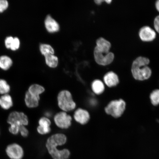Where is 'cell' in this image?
<instances>
[{
    "mask_svg": "<svg viewBox=\"0 0 159 159\" xmlns=\"http://www.w3.org/2000/svg\"><path fill=\"white\" fill-rule=\"evenodd\" d=\"M111 43L103 38H99L96 41V46L95 49L100 52L108 53L110 52Z\"/></svg>",
    "mask_w": 159,
    "mask_h": 159,
    "instance_id": "obj_12",
    "label": "cell"
},
{
    "mask_svg": "<svg viewBox=\"0 0 159 159\" xmlns=\"http://www.w3.org/2000/svg\"><path fill=\"white\" fill-rule=\"evenodd\" d=\"M13 64V61L9 57L3 55L0 57V68L3 70L9 69Z\"/></svg>",
    "mask_w": 159,
    "mask_h": 159,
    "instance_id": "obj_18",
    "label": "cell"
},
{
    "mask_svg": "<svg viewBox=\"0 0 159 159\" xmlns=\"http://www.w3.org/2000/svg\"><path fill=\"white\" fill-rule=\"evenodd\" d=\"M94 57L95 61L98 64L106 66L110 64L114 61L115 56L112 52L104 53L94 49Z\"/></svg>",
    "mask_w": 159,
    "mask_h": 159,
    "instance_id": "obj_7",
    "label": "cell"
},
{
    "mask_svg": "<svg viewBox=\"0 0 159 159\" xmlns=\"http://www.w3.org/2000/svg\"><path fill=\"white\" fill-rule=\"evenodd\" d=\"M11 87L5 80L0 79V94H7L10 91Z\"/></svg>",
    "mask_w": 159,
    "mask_h": 159,
    "instance_id": "obj_21",
    "label": "cell"
},
{
    "mask_svg": "<svg viewBox=\"0 0 159 159\" xmlns=\"http://www.w3.org/2000/svg\"><path fill=\"white\" fill-rule=\"evenodd\" d=\"M104 80L105 84L109 87L116 86L119 83L118 75L113 71H109L104 75Z\"/></svg>",
    "mask_w": 159,
    "mask_h": 159,
    "instance_id": "obj_13",
    "label": "cell"
},
{
    "mask_svg": "<svg viewBox=\"0 0 159 159\" xmlns=\"http://www.w3.org/2000/svg\"><path fill=\"white\" fill-rule=\"evenodd\" d=\"M39 99L31 95L27 91L25 93V102L26 105L29 108H34L39 106Z\"/></svg>",
    "mask_w": 159,
    "mask_h": 159,
    "instance_id": "obj_16",
    "label": "cell"
},
{
    "mask_svg": "<svg viewBox=\"0 0 159 159\" xmlns=\"http://www.w3.org/2000/svg\"><path fill=\"white\" fill-rule=\"evenodd\" d=\"M46 63L48 66L52 68L57 66L58 63V59L57 57L53 54H47L44 56Z\"/></svg>",
    "mask_w": 159,
    "mask_h": 159,
    "instance_id": "obj_20",
    "label": "cell"
},
{
    "mask_svg": "<svg viewBox=\"0 0 159 159\" xmlns=\"http://www.w3.org/2000/svg\"><path fill=\"white\" fill-rule=\"evenodd\" d=\"M150 62L149 59L142 57H137L133 61L131 71L135 79L142 81L150 78L152 73V70L148 66Z\"/></svg>",
    "mask_w": 159,
    "mask_h": 159,
    "instance_id": "obj_2",
    "label": "cell"
},
{
    "mask_svg": "<svg viewBox=\"0 0 159 159\" xmlns=\"http://www.w3.org/2000/svg\"><path fill=\"white\" fill-rule=\"evenodd\" d=\"M7 122L10 125L20 127L27 126L29 124V120L27 115L23 112L14 111L10 113Z\"/></svg>",
    "mask_w": 159,
    "mask_h": 159,
    "instance_id": "obj_5",
    "label": "cell"
},
{
    "mask_svg": "<svg viewBox=\"0 0 159 159\" xmlns=\"http://www.w3.org/2000/svg\"><path fill=\"white\" fill-rule=\"evenodd\" d=\"M154 27L156 31L159 33V15L155 18L154 20Z\"/></svg>",
    "mask_w": 159,
    "mask_h": 159,
    "instance_id": "obj_28",
    "label": "cell"
},
{
    "mask_svg": "<svg viewBox=\"0 0 159 159\" xmlns=\"http://www.w3.org/2000/svg\"><path fill=\"white\" fill-rule=\"evenodd\" d=\"M57 102L59 108L65 112L72 111L76 107V104L73 100L72 95L67 90L61 91L59 93Z\"/></svg>",
    "mask_w": 159,
    "mask_h": 159,
    "instance_id": "obj_3",
    "label": "cell"
},
{
    "mask_svg": "<svg viewBox=\"0 0 159 159\" xmlns=\"http://www.w3.org/2000/svg\"><path fill=\"white\" fill-rule=\"evenodd\" d=\"M67 138L64 134H53L48 139L46 147L53 159H68L70 156V152L67 149L59 150L58 146H61L66 143Z\"/></svg>",
    "mask_w": 159,
    "mask_h": 159,
    "instance_id": "obj_1",
    "label": "cell"
},
{
    "mask_svg": "<svg viewBox=\"0 0 159 159\" xmlns=\"http://www.w3.org/2000/svg\"><path fill=\"white\" fill-rule=\"evenodd\" d=\"M91 87L93 92L97 95L102 94L105 89L104 83L99 80L94 81L92 83Z\"/></svg>",
    "mask_w": 159,
    "mask_h": 159,
    "instance_id": "obj_19",
    "label": "cell"
},
{
    "mask_svg": "<svg viewBox=\"0 0 159 159\" xmlns=\"http://www.w3.org/2000/svg\"><path fill=\"white\" fill-rule=\"evenodd\" d=\"M39 125L37 127V130L39 134L44 135L50 132L51 122L48 118L42 117L39 119Z\"/></svg>",
    "mask_w": 159,
    "mask_h": 159,
    "instance_id": "obj_11",
    "label": "cell"
},
{
    "mask_svg": "<svg viewBox=\"0 0 159 159\" xmlns=\"http://www.w3.org/2000/svg\"><path fill=\"white\" fill-rule=\"evenodd\" d=\"M19 133L23 137H26L28 136L29 132L27 129L25 128V126H21L19 128Z\"/></svg>",
    "mask_w": 159,
    "mask_h": 159,
    "instance_id": "obj_26",
    "label": "cell"
},
{
    "mask_svg": "<svg viewBox=\"0 0 159 159\" xmlns=\"http://www.w3.org/2000/svg\"><path fill=\"white\" fill-rule=\"evenodd\" d=\"M140 39L143 41L150 42L153 41L156 39V32L148 26H144L141 28L139 32Z\"/></svg>",
    "mask_w": 159,
    "mask_h": 159,
    "instance_id": "obj_9",
    "label": "cell"
},
{
    "mask_svg": "<svg viewBox=\"0 0 159 159\" xmlns=\"http://www.w3.org/2000/svg\"><path fill=\"white\" fill-rule=\"evenodd\" d=\"M13 105V99L10 95H3L0 97V106L3 109L8 110Z\"/></svg>",
    "mask_w": 159,
    "mask_h": 159,
    "instance_id": "obj_15",
    "label": "cell"
},
{
    "mask_svg": "<svg viewBox=\"0 0 159 159\" xmlns=\"http://www.w3.org/2000/svg\"><path fill=\"white\" fill-rule=\"evenodd\" d=\"M150 98L153 105L157 106L159 104V89H157L151 93Z\"/></svg>",
    "mask_w": 159,
    "mask_h": 159,
    "instance_id": "obj_23",
    "label": "cell"
},
{
    "mask_svg": "<svg viewBox=\"0 0 159 159\" xmlns=\"http://www.w3.org/2000/svg\"><path fill=\"white\" fill-rule=\"evenodd\" d=\"M46 28L50 33H54L59 31V26L58 23L50 16H48L45 21Z\"/></svg>",
    "mask_w": 159,
    "mask_h": 159,
    "instance_id": "obj_14",
    "label": "cell"
},
{
    "mask_svg": "<svg viewBox=\"0 0 159 159\" xmlns=\"http://www.w3.org/2000/svg\"><path fill=\"white\" fill-rule=\"evenodd\" d=\"M20 46V41L17 37H14L12 41L10 49L11 50L15 51L18 49Z\"/></svg>",
    "mask_w": 159,
    "mask_h": 159,
    "instance_id": "obj_24",
    "label": "cell"
},
{
    "mask_svg": "<svg viewBox=\"0 0 159 159\" xmlns=\"http://www.w3.org/2000/svg\"><path fill=\"white\" fill-rule=\"evenodd\" d=\"M54 120L55 124L59 128L67 129L71 126L72 118L66 112L62 111L55 115Z\"/></svg>",
    "mask_w": 159,
    "mask_h": 159,
    "instance_id": "obj_6",
    "label": "cell"
},
{
    "mask_svg": "<svg viewBox=\"0 0 159 159\" xmlns=\"http://www.w3.org/2000/svg\"><path fill=\"white\" fill-rule=\"evenodd\" d=\"M105 2H106L107 3L110 4L111 3V2H112V1H111V0H106V1H105Z\"/></svg>",
    "mask_w": 159,
    "mask_h": 159,
    "instance_id": "obj_31",
    "label": "cell"
},
{
    "mask_svg": "<svg viewBox=\"0 0 159 159\" xmlns=\"http://www.w3.org/2000/svg\"><path fill=\"white\" fill-rule=\"evenodd\" d=\"M126 105V103L122 99L112 101L105 108V111L107 114L115 118H118L124 113Z\"/></svg>",
    "mask_w": 159,
    "mask_h": 159,
    "instance_id": "obj_4",
    "label": "cell"
},
{
    "mask_svg": "<svg viewBox=\"0 0 159 159\" xmlns=\"http://www.w3.org/2000/svg\"><path fill=\"white\" fill-rule=\"evenodd\" d=\"M156 9L157 11L159 12V0L156 2Z\"/></svg>",
    "mask_w": 159,
    "mask_h": 159,
    "instance_id": "obj_30",
    "label": "cell"
},
{
    "mask_svg": "<svg viewBox=\"0 0 159 159\" xmlns=\"http://www.w3.org/2000/svg\"><path fill=\"white\" fill-rule=\"evenodd\" d=\"M105 1H102V0H96V1H95V3L97 4V5H100L101 3H102V2H104Z\"/></svg>",
    "mask_w": 159,
    "mask_h": 159,
    "instance_id": "obj_29",
    "label": "cell"
},
{
    "mask_svg": "<svg viewBox=\"0 0 159 159\" xmlns=\"http://www.w3.org/2000/svg\"><path fill=\"white\" fill-rule=\"evenodd\" d=\"M74 118L77 122L81 125L87 124L90 118L88 111L81 108L77 109L74 114Z\"/></svg>",
    "mask_w": 159,
    "mask_h": 159,
    "instance_id": "obj_10",
    "label": "cell"
},
{
    "mask_svg": "<svg viewBox=\"0 0 159 159\" xmlns=\"http://www.w3.org/2000/svg\"><path fill=\"white\" fill-rule=\"evenodd\" d=\"M6 152L11 159H22L24 155L23 148L17 143L9 145L6 148Z\"/></svg>",
    "mask_w": 159,
    "mask_h": 159,
    "instance_id": "obj_8",
    "label": "cell"
},
{
    "mask_svg": "<svg viewBox=\"0 0 159 159\" xmlns=\"http://www.w3.org/2000/svg\"><path fill=\"white\" fill-rule=\"evenodd\" d=\"M40 50L42 54L43 55L47 54H54V51L50 45L48 44H41L40 46Z\"/></svg>",
    "mask_w": 159,
    "mask_h": 159,
    "instance_id": "obj_22",
    "label": "cell"
},
{
    "mask_svg": "<svg viewBox=\"0 0 159 159\" xmlns=\"http://www.w3.org/2000/svg\"><path fill=\"white\" fill-rule=\"evenodd\" d=\"M44 91L45 89L43 86L37 84L31 85L29 87L28 91L30 94L39 100L40 99L39 95L44 92Z\"/></svg>",
    "mask_w": 159,
    "mask_h": 159,
    "instance_id": "obj_17",
    "label": "cell"
},
{
    "mask_svg": "<svg viewBox=\"0 0 159 159\" xmlns=\"http://www.w3.org/2000/svg\"><path fill=\"white\" fill-rule=\"evenodd\" d=\"M13 38L11 36L8 37L6 38L5 41V45L7 49H10L12 41Z\"/></svg>",
    "mask_w": 159,
    "mask_h": 159,
    "instance_id": "obj_27",
    "label": "cell"
},
{
    "mask_svg": "<svg viewBox=\"0 0 159 159\" xmlns=\"http://www.w3.org/2000/svg\"><path fill=\"white\" fill-rule=\"evenodd\" d=\"M8 7L9 3L7 0H0V13L6 11Z\"/></svg>",
    "mask_w": 159,
    "mask_h": 159,
    "instance_id": "obj_25",
    "label": "cell"
}]
</instances>
